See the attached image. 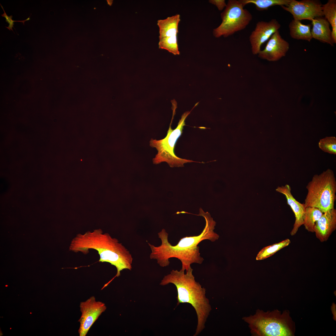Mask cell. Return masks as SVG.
Instances as JSON below:
<instances>
[{"label":"cell","instance_id":"cell-1","mask_svg":"<svg viewBox=\"0 0 336 336\" xmlns=\"http://www.w3.org/2000/svg\"><path fill=\"white\" fill-rule=\"evenodd\" d=\"M199 211V214L197 215L203 217L206 222L200 234L183 237L176 245L173 246L168 240V234L163 229L158 233L161 240L160 245L156 246L148 243L151 250L150 258L156 260L157 263L162 267L169 265V259L170 258H177L182 263L181 269L184 271H187L192 264H201L204 259L200 255L199 247L198 245L205 240L214 242L218 239L219 236L214 231L216 222L210 213L208 212H204L201 208Z\"/></svg>","mask_w":336,"mask_h":336},{"label":"cell","instance_id":"cell-23","mask_svg":"<svg viewBox=\"0 0 336 336\" xmlns=\"http://www.w3.org/2000/svg\"><path fill=\"white\" fill-rule=\"evenodd\" d=\"M209 2L215 6L220 11L225 8L227 4L225 0H210Z\"/></svg>","mask_w":336,"mask_h":336},{"label":"cell","instance_id":"cell-16","mask_svg":"<svg viewBox=\"0 0 336 336\" xmlns=\"http://www.w3.org/2000/svg\"><path fill=\"white\" fill-rule=\"evenodd\" d=\"M310 27V24L305 25L301 21L293 19L289 25L290 35L293 39L310 42L312 39Z\"/></svg>","mask_w":336,"mask_h":336},{"label":"cell","instance_id":"cell-14","mask_svg":"<svg viewBox=\"0 0 336 336\" xmlns=\"http://www.w3.org/2000/svg\"><path fill=\"white\" fill-rule=\"evenodd\" d=\"M336 229V209L333 208L324 213L315 224L314 232L321 242L327 241Z\"/></svg>","mask_w":336,"mask_h":336},{"label":"cell","instance_id":"cell-18","mask_svg":"<svg viewBox=\"0 0 336 336\" xmlns=\"http://www.w3.org/2000/svg\"><path fill=\"white\" fill-rule=\"evenodd\" d=\"M244 7L248 4H254L256 9L259 11L267 10L270 7L276 5L287 6L291 0H239Z\"/></svg>","mask_w":336,"mask_h":336},{"label":"cell","instance_id":"cell-13","mask_svg":"<svg viewBox=\"0 0 336 336\" xmlns=\"http://www.w3.org/2000/svg\"><path fill=\"white\" fill-rule=\"evenodd\" d=\"M276 190L285 196L287 204L290 206L294 214L295 222L290 233L291 236H294L299 228L304 224L306 208L304 203H300L294 197L291 193V187L289 184L278 187Z\"/></svg>","mask_w":336,"mask_h":336},{"label":"cell","instance_id":"cell-8","mask_svg":"<svg viewBox=\"0 0 336 336\" xmlns=\"http://www.w3.org/2000/svg\"><path fill=\"white\" fill-rule=\"evenodd\" d=\"M180 21L179 14L157 21V25L159 29V49L166 50L175 55L180 54L177 37Z\"/></svg>","mask_w":336,"mask_h":336},{"label":"cell","instance_id":"cell-3","mask_svg":"<svg viewBox=\"0 0 336 336\" xmlns=\"http://www.w3.org/2000/svg\"><path fill=\"white\" fill-rule=\"evenodd\" d=\"M193 271L191 267L185 273L181 269L179 271L172 270L170 274L164 276L160 284L164 286L170 283L174 284L177 292V305L188 303L194 308L198 322L193 336H197L204 329L212 308L205 295L206 289L195 281Z\"/></svg>","mask_w":336,"mask_h":336},{"label":"cell","instance_id":"cell-5","mask_svg":"<svg viewBox=\"0 0 336 336\" xmlns=\"http://www.w3.org/2000/svg\"><path fill=\"white\" fill-rule=\"evenodd\" d=\"M306 188L308 192L304 203L306 208H316L323 213L334 208L336 180L332 170L328 169L314 175Z\"/></svg>","mask_w":336,"mask_h":336},{"label":"cell","instance_id":"cell-21","mask_svg":"<svg viewBox=\"0 0 336 336\" xmlns=\"http://www.w3.org/2000/svg\"><path fill=\"white\" fill-rule=\"evenodd\" d=\"M319 147L324 152L336 154V138L334 136L326 137L320 140Z\"/></svg>","mask_w":336,"mask_h":336},{"label":"cell","instance_id":"cell-7","mask_svg":"<svg viewBox=\"0 0 336 336\" xmlns=\"http://www.w3.org/2000/svg\"><path fill=\"white\" fill-rule=\"evenodd\" d=\"M239 0H229L224 11L221 14L222 22L213 29V36L227 37L245 29L252 19L251 14Z\"/></svg>","mask_w":336,"mask_h":336},{"label":"cell","instance_id":"cell-6","mask_svg":"<svg viewBox=\"0 0 336 336\" xmlns=\"http://www.w3.org/2000/svg\"><path fill=\"white\" fill-rule=\"evenodd\" d=\"M175 107L172 108L173 110L172 117L170 127L166 137L161 140L151 139L150 146L156 149L157 153L153 159V163L158 164L163 162L167 163L171 167H182L184 164L188 162H195L192 160L181 158L176 156L174 150L175 144L181 135L183 126L185 125V120L190 111L185 112L182 116L177 127L174 129L171 128V124L175 114Z\"/></svg>","mask_w":336,"mask_h":336},{"label":"cell","instance_id":"cell-15","mask_svg":"<svg viewBox=\"0 0 336 336\" xmlns=\"http://www.w3.org/2000/svg\"><path fill=\"white\" fill-rule=\"evenodd\" d=\"M312 28L311 30L312 38L319 41L334 45L331 37L330 24L323 16L316 17L311 21Z\"/></svg>","mask_w":336,"mask_h":336},{"label":"cell","instance_id":"cell-2","mask_svg":"<svg viewBox=\"0 0 336 336\" xmlns=\"http://www.w3.org/2000/svg\"><path fill=\"white\" fill-rule=\"evenodd\" d=\"M69 249L84 254L90 249L96 250L100 256L99 262L108 263L116 267L115 277H119L124 269H132L133 258L129 251L117 239L109 233H103L101 229L77 234L72 240Z\"/></svg>","mask_w":336,"mask_h":336},{"label":"cell","instance_id":"cell-22","mask_svg":"<svg viewBox=\"0 0 336 336\" xmlns=\"http://www.w3.org/2000/svg\"><path fill=\"white\" fill-rule=\"evenodd\" d=\"M0 6H1L2 8V10H3V12H4V13L3 14L1 15V16L2 17H4L5 18V19H6V21L8 23V24H9V26L7 27L6 26V27L7 28L10 30H12L14 32V31L12 29L13 28H14V29H15V28L13 26L14 25V22H22L23 23V24L24 25H25V22L26 21H29V20H30V15H31V14H30V16L27 18L25 20H22V21H15V20H13L12 19V15H10V16H8L7 14H6V12H5L4 10V9L3 7L2 6V5L1 4V3H0Z\"/></svg>","mask_w":336,"mask_h":336},{"label":"cell","instance_id":"cell-4","mask_svg":"<svg viewBox=\"0 0 336 336\" xmlns=\"http://www.w3.org/2000/svg\"><path fill=\"white\" fill-rule=\"evenodd\" d=\"M242 319L249 325L254 336H289L293 335L292 325L287 312L278 310L264 312L258 309L253 315Z\"/></svg>","mask_w":336,"mask_h":336},{"label":"cell","instance_id":"cell-12","mask_svg":"<svg viewBox=\"0 0 336 336\" xmlns=\"http://www.w3.org/2000/svg\"><path fill=\"white\" fill-rule=\"evenodd\" d=\"M289 49V43L282 38L278 30L268 40L264 49L261 50L258 56L269 61H276L285 56Z\"/></svg>","mask_w":336,"mask_h":336},{"label":"cell","instance_id":"cell-10","mask_svg":"<svg viewBox=\"0 0 336 336\" xmlns=\"http://www.w3.org/2000/svg\"><path fill=\"white\" fill-rule=\"evenodd\" d=\"M80 307L81 315L78 320L80 326L78 332L80 336H85L106 307L104 303L96 301L95 296H92L81 302Z\"/></svg>","mask_w":336,"mask_h":336},{"label":"cell","instance_id":"cell-9","mask_svg":"<svg viewBox=\"0 0 336 336\" xmlns=\"http://www.w3.org/2000/svg\"><path fill=\"white\" fill-rule=\"evenodd\" d=\"M320 2L315 0H291L287 6L281 7L290 13L293 19L301 21L307 20L312 21L316 17L324 16Z\"/></svg>","mask_w":336,"mask_h":336},{"label":"cell","instance_id":"cell-11","mask_svg":"<svg viewBox=\"0 0 336 336\" xmlns=\"http://www.w3.org/2000/svg\"><path fill=\"white\" fill-rule=\"evenodd\" d=\"M280 27V24L275 19H273L268 22H258L249 38L252 54L254 55L258 54L261 50L262 45L268 40L275 32L278 30Z\"/></svg>","mask_w":336,"mask_h":336},{"label":"cell","instance_id":"cell-17","mask_svg":"<svg viewBox=\"0 0 336 336\" xmlns=\"http://www.w3.org/2000/svg\"><path fill=\"white\" fill-rule=\"evenodd\" d=\"M322 10L324 16L331 25V37L334 44L336 43V1L329 0L323 5Z\"/></svg>","mask_w":336,"mask_h":336},{"label":"cell","instance_id":"cell-19","mask_svg":"<svg viewBox=\"0 0 336 336\" xmlns=\"http://www.w3.org/2000/svg\"><path fill=\"white\" fill-rule=\"evenodd\" d=\"M323 213L317 208L306 207L303 224L306 229L309 232H314L315 223L320 218Z\"/></svg>","mask_w":336,"mask_h":336},{"label":"cell","instance_id":"cell-20","mask_svg":"<svg viewBox=\"0 0 336 336\" xmlns=\"http://www.w3.org/2000/svg\"><path fill=\"white\" fill-rule=\"evenodd\" d=\"M291 243V240L287 239L282 241L265 247L259 251L258 254L256 259L260 260L264 259L273 255L277 252L288 246Z\"/></svg>","mask_w":336,"mask_h":336}]
</instances>
